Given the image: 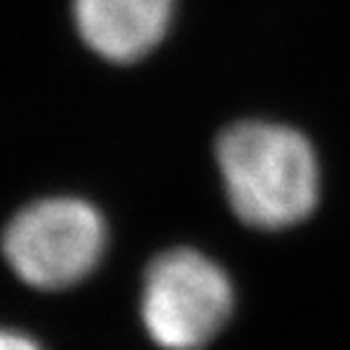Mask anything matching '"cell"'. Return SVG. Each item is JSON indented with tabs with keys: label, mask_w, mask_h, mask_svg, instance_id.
Here are the masks:
<instances>
[{
	"label": "cell",
	"mask_w": 350,
	"mask_h": 350,
	"mask_svg": "<svg viewBox=\"0 0 350 350\" xmlns=\"http://www.w3.org/2000/svg\"><path fill=\"white\" fill-rule=\"evenodd\" d=\"M234 309V287L200 251L175 248L148 265L142 319L165 350H200L221 331Z\"/></svg>",
	"instance_id": "obj_3"
},
{
	"label": "cell",
	"mask_w": 350,
	"mask_h": 350,
	"mask_svg": "<svg viewBox=\"0 0 350 350\" xmlns=\"http://www.w3.org/2000/svg\"><path fill=\"white\" fill-rule=\"evenodd\" d=\"M175 0H73V22L83 42L112 64L151 54L173 22Z\"/></svg>",
	"instance_id": "obj_4"
},
{
	"label": "cell",
	"mask_w": 350,
	"mask_h": 350,
	"mask_svg": "<svg viewBox=\"0 0 350 350\" xmlns=\"http://www.w3.org/2000/svg\"><path fill=\"white\" fill-rule=\"evenodd\" d=\"M0 350H42L29 336L0 328Z\"/></svg>",
	"instance_id": "obj_5"
},
{
	"label": "cell",
	"mask_w": 350,
	"mask_h": 350,
	"mask_svg": "<svg viewBox=\"0 0 350 350\" xmlns=\"http://www.w3.org/2000/svg\"><path fill=\"white\" fill-rule=\"evenodd\" d=\"M217 163L231 207L246 224L284 229L317 207V153L292 126L239 122L219 137Z\"/></svg>",
	"instance_id": "obj_1"
},
{
	"label": "cell",
	"mask_w": 350,
	"mask_h": 350,
	"mask_svg": "<svg viewBox=\"0 0 350 350\" xmlns=\"http://www.w3.org/2000/svg\"><path fill=\"white\" fill-rule=\"evenodd\" d=\"M107 229L93 204L46 197L15 214L3 253L20 280L39 290H64L85 278L105 251Z\"/></svg>",
	"instance_id": "obj_2"
}]
</instances>
